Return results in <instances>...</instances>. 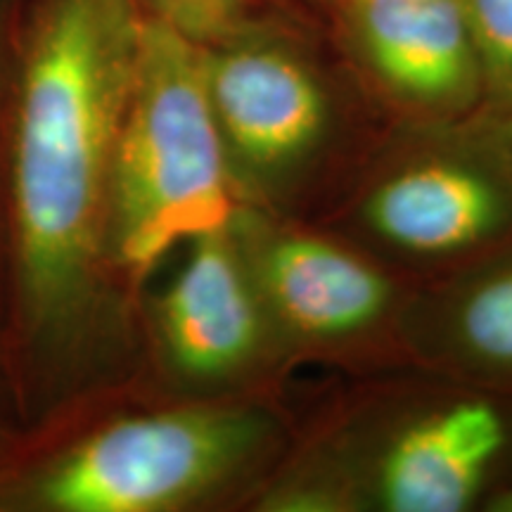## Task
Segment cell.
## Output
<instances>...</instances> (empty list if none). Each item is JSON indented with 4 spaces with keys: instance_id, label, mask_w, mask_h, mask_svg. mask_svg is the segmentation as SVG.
I'll return each mask as SVG.
<instances>
[{
    "instance_id": "obj_1",
    "label": "cell",
    "mask_w": 512,
    "mask_h": 512,
    "mask_svg": "<svg viewBox=\"0 0 512 512\" xmlns=\"http://www.w3.org/2000/svg\"><path fill=\"white\" fill-rule=\"evenodd\" d=\"M140 24L136 0H43L24 41L12 226L19 304L38 344L74 342L95 304Z\"/></svg>"
},
{
    "instance_id": "obj_2",
    "label": "cell",
    "mask_w": 512,
    "mask_h": 512,
    "mask_svg": "<svg viewBox=\"0 0 512 512\" xmlns=\"http://www.w3.org/2000/svg\"><path fill=\"white\" fill-rule=\"evenodd\" d=\"M233 207L204 48L143 15L114 150L107 256L131 275H145L181 242L230 228Z\"/></svg>"
},
{
    "instance_id": "obj_3",
    "label": "cell",
    "mask_w": 512,
    "mask_h": 512,
    "mask_svg": "<svg viewBox=\"0 0 512 512\" xmlns=\"http://www.w3.org/2000/svg\"><path fill=\"white\" fill-rule=\"evenodd\" d=\"M266 422L242 411H166L126 418L69 451L36 486L55 512L174 510L233 475Z\"/></svg>"
},
{
    "instance_id": "obj_4",
    "label": "cell",
    "mask_w": 512,
    "mask_h": 512,
    "mask_svg": "<svg viewBox=\"0 0 512 512\" xmlns=\"http://www.w3.org/2000/svg\"><path fill=\"white\" fill-rule=\"evenodd\" d=\"M204 48L209 100L228 157L280 171L311 155L328 128V95L297 55L235 34Z\"/></svg>"
},
{
    "instance_id": "obj_5",
    "label": "cell",
    "mask_w": 512,
    "mask_h": 512,
    "mask_svg": "<svg viewBox=\"0 0 512 512\" xmlns=\"http://www.w3.org/2000/svg\"><path fill=\"white\" fill-rule=\"evenodd\" d=\"M363 60L389 91L432 110H463L482 74L460 0H344Z\"/></svg>"
},
{
    "instance_id": "obj_6",
    "label": "cell",
    "mask_w": 512,
    "mask_h": 512,
    "mask_svg": "<svg viewBox=\"0 0 512 512\" xmlns=\"http://www.w3.org/2000/svg\"><path fill=\"white\" fill-rule=\"evenodd\" d=\"M159 330L174 368L195 380L238 373L259 351L264 318L230 228L192 242L159 302Z\"/></svg>"
},
{
    "instance_id": "obj_7",
    "label": "cell",
    "mask_w": 512,
    "mask_h": 512,
    "mask_svg": "<svg viewBox=\"0 0 512 512\" xmlns=\"http://www.w3.org/2000/svg\"><path fill=\"white\" fill-rule=\"evenodd\" d=\"M505 444L494 406L465 401L401 432L380 465V501L392 512H460Z\"/></svg>"
},
{
    "instance_id": "obj_8",
    "label": "cell",
    "mask_w": 512,
    "mask_h": 512,
    "mask_svg": "<svg viewBox=\"0 0 512 512\" xmlns=\"http://www.w3.org/2000/svg\"><path fill=\"white\" fill-rule=\"evenodd\" d=\"M256 273L261 294L280 320L311 339L370 328L392 297L380 271L347 249L306 235L268 242Z\"/></svg>"
},
{
    "instance_id": "obj_9",
    "label": "cell",
    "mask_w": 512,
    "mask_h": 512,
    "mask_svg": "<svg viewBox=\"0 0 512 512\" xmlns=\"http://www.w3.org/2000/svg\"><path fill=\"white\" fill-rule=\"evenodd\" d=\"M366 216L382 240L415 254L472 247L503 226L508 202L489 176L460 164H420L387 178Z\"/></svg>"
},
{
    "instance_id": "obj_10",
    "label": "cell",
    "mask_w": 512,
    "mask_h": 512,
    "mask_svg": "<svg viewBox=\"0 0 512 512\" xmlns=\"http://www.w3.org/2000/svg\"><path fill=\"white\" fill-rule=\"evenodd\" d=\"M458 332L479 361L512 370V266L470 292L460 309Z\"/></svg>"
},
{
    "instance_id": "obj_11",
    "label": "cell",
    "mask_w": 512,
    "mask_h": 512,
    "mask_svg": "<svg viewBox=\"0 0 512 512\" xmlns=\"http://www.w3.org/2000/svg\"><path fill=\"white\" fill-rule=\"evenodd\" d=\"M482 74V91L512 107V0H460Z\"/></svg>"
},
{
    "instance_id": "obj_12",
    "label": "cell",
    "mask_w": 512,
    "mask_h": 512,
    "mask_svg": "<svg viewBox=\"0 0 512 512\" xmlns=\"http://www.w3.org/2000/svg\"><path fill=\"white\" fill-rule=\"evenodd\" d=\"M136 5L197 46H214L245 31L252 0H136Z\"/></svg>"
}]
</instances>
